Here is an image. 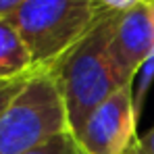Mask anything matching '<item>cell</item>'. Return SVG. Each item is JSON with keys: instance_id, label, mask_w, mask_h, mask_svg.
I'll return each instance as SVG.
<instances>
[{"instance_id": "1", "label": "cell", "mask_w": 154, "mask_h": 154, "mask_svg": "<svg viewBox=\"0 0 154 154\" xmlns=\"http://www.w3.org/2000/svg\"><path fill=\"white\" fill-rule=\"evenodd\" d=\"M119 13L106 8L92 29L48 69L60 90L73 135L81 131L94 108L119 88L108 52Z\"/></svg>"}, {"instance_id": "2", "label": "cell", "mask_w": 154, "mask_h": 154, "mask_svg": "<svg viewBox=\"0 0 154 154\" xmlns=\"http://www.w3.org/2000/svg\"><path fill=\"white\" fill-rule=\"evenodd\" d=\"M104 11L100 0H25L8 19L25 40L33 69L48 71Z\"/></svg>"}, {"instance_id": "3", "label": "cell", "mask_w": 154, "mask_h": 154, "mask_svg": "<svg viewBox=\"0 0 154 154\" xmlns=\"http://www.w3.org/2000/svg\"><path fill=\"white\" fill-rule=\"evenodd\" d=\"M67 129V110L54 75L35 71L0 115V154H25Z\"/></svg>"}, {"instance_id": "4", "label": "cell", "mask_w": 154, "mask_h": 154, "mask_svg": "<svg viewBox=\"0 0 154 154\" xmlns=\"http://www.w3.org/2000/svg\"><path fill=\"white\" fill-rule=\"evenodd\" d=\"M133 81L98 104L75 135L85 154H127L135 144L140 117L133 104Z\"/></svg>"}, {"instance_id": "5", "label": "cell", "mask_w": 154, "mask_h": 154, "mask_svg": "<svg viewBox=\"0 0 154 154\" xmlns=\"http://www.w3.org/2000/svg\"><path fill=\"white\" fill-rule=\"evenodd\" d=\"M108 52L117 85L133 81L154 54V0H140L119 13Z\"/></svg>"}, {"instance_id": "6", "label": "cell", "mask_w": 154, "mask_h": 154, "mask_svg": "<svg viewBox=\"0 0 154 154\" xmlns=\"http://www.w3.org/2000/svg\"><path fill=\"white\" fill-rule=\"evenodd\" d=\"M35 73L25 40L8 17H0V81Z\"/></svg>"}, {"instance_id": "7", "label": "cell", "mask_w": 154, "mask_h": 154, "mask_svg": "<svg viewBox=\"0 0 154 154\" xmlns=\"http://www.w3.org/2000/svg\"><path fill=\"white\" fill-rule=\"evenodd\" d=\"M25 154H85V150L81 148V144L73 135V131L67 129V131L50 137L48 142L40 144L38 148H33Z\"/></svg>"}, {"instance_id": "8", "label": "cell", "mask_w": 154, "mask_h": 154, "mask_svg": "<svg viewBox=\"0 0 154 154\" xmlns=\"http://www.w3.org/2000/svg\"><path fill=\"white\" fill-rule=\"evenodd\" d=\"M152 83H154V54L142 65V69L137 71L135 81H133V104H135L137 117H140V112H142V108H144L146 96H148Z\"/></svg>"}, {"instance_id": "9", "label": "cell", "mask_w": 154, "mask_h": 154, "mask_svg": "<svg viewBox=\"0 0 154 154\" xmlns=\"http://www.w3.org/2000/svg\"><path fill=\"white\" fill-rule=\"evenodd\" d=\"M31 75H33V73H31ZM31 75L19 77V79H11V81H0V115L6 110V106H8V104L15 100V96L23 90L25 81Z\"/></svg>"}, {"instance_id": "10", "label": "cell", "mask_w": 154, "mask_h": 154, "mask_svg": "<svg viewBox=\"0 0 154 154\" xmlns=\"http://www.w3.org/2000/svg\"><path fill=\"white\" fill-rule=\"evenodd\" d=\"M127 154H154V127L140 135Z\"/></svg>"}, {"instance_id": "11", "label": "cell", "mask_w": 154, "mask_h": 154, "mask_svg": "<svg viewBox=\"0 0 154 154\" xmlns=\"http://www.w3.org/2000/svg\"><path fill=\"white\" fill-rule=\"evenodd\" d=\"M25 0H0V17H11Z\"/></svg>"}]
</instances>
